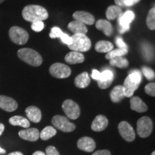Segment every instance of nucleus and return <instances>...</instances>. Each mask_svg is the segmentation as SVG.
<instances>
[{
    "mask_svg": "<svg viewBox=\"0 0 155 155\" xmlns=\"http://www.w3.org/2000/svg\"><path fill=\"white\" fill-rule=\"evenodd\" d=\"M22 17L25 20L30 22L43 21L48 18V12L45 8L40 5H30L22 9Z\"/></svg>",
    "mask_w": 155,
    "mask_h": 155,
    "instance_id": "f257e3e1",
    "label": "nucleus"
},
{
    "mask_svg": "<svg viewBox=\"0 0 155 155\" xmlns=\"http://www.w3.org/2000/svg\"><path fill=\"white\" fill-rule=\"evenodd\" d=\"M71 38V42L68 45V48L73 51L84 53L88 51L91 48V40L86 35L74 34Z\"/></svg>",
    "mask_w": 155,
    "mask_h": 155,
    "instance_id": "f03ea898",
    "label": "nucleus"
},
{
    "mask_svg": "<svg viewBox=\"0 0 155 155\" xmlns=\"http://www.w3.org/2000/svg\"><path fill=\"white\" fill-rule=\"evenodd\" d=\"M17 55L19 59L32 66H40L42 63L41 55L31 48H21L17 52Z\"/></svg>",
    "mask_w": 155,
    "mask_h": 155,
    "instance_id": "7ed1b4c3",
    "label": "nucleus"
},
{
    "mask_svg": "<svg viewBox=\"0 0 155 155\" xmlns=\"http://www.w3.org/2000/svg\"><path fill=\"white\" fill-rule=\"evenodd\" d=\"M9 36L12 41L19 45L26 44L29 39L28 32L18 26L12 27L9 31Z\"/></svg>",
    "mask_w": 155,
    "mask_h": 155,
    "instance_id": "20e7f679",
    "label": "nucleus"
},
{
    "mask_svg": "<svg viewBox=\"0 0 155 155\" xmlns=\"http://www.w3.org/2000/svg\"><path fill=\"white\" fill-rule=\"evenodd\" d=\"M52 124L56 129L63 132H71L75 129V125L71 123L65 116L56 115L52 119Z\"/></svg>",
    "mask_w": 155,
    "mask_h": 155,
    "instance_id": "39448f33",
    "label": "nucleus"
},
{
    "mask_svg": "<svg viewBox=\"0 0 155 155\" xmlns=\"http://www.w3.org/2000/svg\"><path fill=\"white\" fill-rule=\"evenodd\" d=\"M152 121L148 116H143L137 121V134L141 138L148 137L152 133Z\"/></svg>",
    "mask_w": 155,
    "mask_h": 155,
    "instance_id": "423d86ee",
    "label": "nucleus"
},
{
    "mask_svg": "<svg viewBox=\"0 0 155 155\" xmlns=\"http://www.w3.org/2000/svg\"><path fill=\"white\" fill-rule=\"evenodd\" d=\"M63 111L66 114L68 119L75 120L80 116L81 109L76 103L71 99H67L63 103L62 105Z\"/></svg>",
    "mask_w": 155,
    "mask_h": 155,
    "instance_id": "0eeeda50",
    "label": "nucleus"
},
{
    "mask_svg": "<svg viewBox=\"0 0 155 155\" xmlns=\"http://www.w3.org/2000/svg\"><path fill=\"white\" fill-rule=\"evenodd\" d=\"M50 73L53 77L63 79L69 77L71 74V70L68 65L61 63H55L50 67Z\"/></svg>",
    "mask_w": 155,
    "mask_h": 155,
    "instance_id": "6e6552de",
    "label": "nucleus"
},
{
    "mask_svg": "<svg viewBox=\"0 0 155 155\" xmlns=\"http://www.w3.org/2000/svg\"><path fill=\"white\" fill-rule=\"evenodd\" d=\"M135 18V14L134 12L128 10L118 18L119 23V31L120 33L124 34L130 30V24Z\"/></svg>",
    "mask_w": 155,
    "mask_h": 155,
    "instance_id": "1a4fd4ad",
    "label": "nucleus"
},
{
    "mask_svg": "<svg viewBox=\"0 0 155 155\" xmlns=\"http://www.w3.org/2000/svg\"><path fill=\"white\" fill-rule=\"evenodd\" d=\"M119 131L122 138L127 141H133L135 139V131L127 121H121L119 124Z\"/></svg>",
    "mask_w": 155,
    "mask_h": 155,
    "instance_id": "9d476101",
    "label": "nucleus"
},
{
    "mask_svg": "<svg viewBox=\"0 0 155 155\" xmlns=\"http://www.w3.org/2000/svg\"><path fill=\"white\" fill-rule=\"evenodd\" d=\"M114 78V73L111 70H104L101 73V77L99 81H98V86L101 89H106L111 85Z\"/></svg>",
    "mask_w": 155,
    "mask_h": 155,
    "instance_id": "9b49d317",
    "label": "nucleus"
},
{
    "mask_svg": "<svg viewBox=\"0 0 155 155\" xmlns=\"http://www.w3.org/2000/svg\"><path fill=\"white\" fill-rule=\"evenodd\" d=\"M18 107L16 101L9 96L0 95V108L7 112L15 111Z\"/></svg>",
    "mask_w": 155,
    "mask_h": 155,
    "instance_id": "f8f14e48",
    "label": "nucleus"
},
{
    "mask_svg": "<svg viewBox=\"0 0 155 155\" xmlns=\"http://www.w3.org/2000/svg\"><path fill=\"white\" fill-rule=\"evenodd\" d=\"M77 146L81 150L86 152H91L96 149V142L92 138L88 137H83L79 139Z\"/></svg>",
    "mask_w": 155,
    "mask_h": 155,
    "instance_id": "ddd939ff",
    "label": "nucleus"
},
{
    "mask_svg": "<svg viewBox=\"0 0 155 155\" xmlns=\"http://www.w3.org/2000/svg\"><path fill=\"white\" fill-rule=\"evenodd\" d=\"M20 138L30 141H35L40 138V131L35 128H28L19 131Z\"/></svg>",
    "mask_w": 155,
    "mask_h": 155,
    "instance_id": "4468645a",
    "label": "nucleus"
},
{
    "mask_svg": "<svg viewBox=\"0 0 155 155\" xmlns=\"http://www.w3.org/2000/svg\"><path fill=\"white\" fill-rule=\"evenodd\" d=\"M75 20L80 21L85 25H92L95 22V17L91 13L85 11H77L73 15Z\"/></svg>",
    "mask_w": 155,
    "mask_h": 155,
    "instance_id": "2eb2a0df",
    "label": "nucleus"
},
{
    "mask_svg": "<svg viewBox=\"0 0 155 155\" xmlns=\"http://www.w3.org/2000/svg\"><path fill=\"white\" fill-rule=\"evenodd\" d=\"M108 121L104 115H98L95 118L91 124V129L94 131H102L108 127Z\"/></svg>",
    "mask_w": 155,
    "mask_h": 155,
    "instance_id": "dca6fc26",
    "label": "nucleus"
},
{
    "mask_svg": "<svg viewBox=\"0 0 155 155\" xmlns=\"http://www.w3.org/2000/svg\"><path fill=\"white\" fill-rule=\"evenodd\" d=\"M25 113L28 119L34 123H39L42 119L41 111L36 106H29L25 110Z\"/></svg>",
    "mask_w": 155,
    "mask_h": 155,
    "instance_id": "f3484780",
    "label": "nucleus"
},
{
    "mask_svg": "<svg viewBox=\"0 0 155 155\" xmlns=\"http://www.w3.org/2000/svg\"><path fill=\"white\" fill-rule=\"evenodd\" d=\"M96 28L98 30H101L104 35L108 37L112 35L114 32V28L111 23L106 19H99L96 23Z\"/></svg>",
    "mask_w": 155,
    "mask_h": 155,
    "instance_id": "a211bd4d",
    "label": "nucleus"
},
{
    "mask_svg": "<svg viewBox=\"0 0 155 155\" xmlns=\"http://www.w3.org/2000/svg\"><path fill=\"white\" fill-rule=\"evenodd\" d=\"M130 105L131 108L133 111L139 112V113H143L148 110L147 106L138 96H134L131 98Z\"/></svg>",
    "mask_w": 155,
    "mask_h": 155,
    "instance_id": "6ab92c4d",
    "label": "nucleus"
},
{
    "mask_svg": "<svg viewBox=\"0 0 155 155\" xmlns=\"http://www.w3.org/2000/svg\"><path fill=\"white\" fill-rule=\"evenodd\" d=\"M65 61L66 63L73 65V64L82 63L85 61V57L81 53L76 51H71L65 56Z\"/></svg>",
    "mask_w": 155,
    "mask_h": 155,
    "instance_id": "aec40b11",
    "label": "nucleus"
},
{
    "mask_svg": "<svg viewBox=\"0 0 155 155\" xmlns=\"http://www.w3.org/2000/svg\"><path fill=\"white\" fill-rule=\"evenodd\" d=\"M68 28L71 32H74L75 34L86 35L88 32V28H87L86 25L78 20L72 21L71 22H70L68 25Z\"/></svg>",
    "mask_w": 155,
    "mask_h": 155,
    "instance_id": "412c9836",
    "label": "nucleus"
},
{
    "mask_svg": "<svg viewBox=\"0 0 155 155\" xmlns=\"http://www.w3.org/2000/svg\"><path fill=\"white\" fill-rule=\"evenodd\" d=\"M91 79L88 73L87 72L81 73L75 78V86L79 88H85L89 86Z\"/></svg>",
    "mask_w": 155,
    "mask_h": 155,
    "instance_id": "4be33fe9",
    "label": "nucleus"
},
{
    "mask_svg": "<svg viewBox=\"0 0 155 155\" xmlns=\"http://www.w3.org/2000/svg\"><path fill=\"white\" fill-rule=\"evenodd\" d=\"M139 84L133 83L132 81H131L130 79L129 78V77H127V78L125 79L124 82V85H123L125 97H127V98H129V97L132 96L134 93L135 91L139 88Z\"/></svg>",
    "mask_w": 155,
    "mask_h": 155,
    "instance_id": "5701e85b",
    "label": "nucleus"
},
{
    "mask_svg": "<svg viewBox=\"0 0 155 155\" xmlns=\"http://www.w3.org/2000/svg\"><path fill=\"white\" fill-rule=\"evenodd\" d=\"M110 98L111 101L114 103H119L124 98H125L123 86H116L114 87L110 94Z\"/></svg>",
    "mask_w": 155,
    "mask_h": 155,
    "instance_id": "b1692460",
    "label": "nucleus"
},
{
    "mask_svg": "<svg viewBox=\"0 0 155 155\" xmlns=\"http://www.w3.org/2000/svg\"><path fill=\"white\" fill-rule=\"evenodd\" d=\"M122 9L119 6L111 5L108 7L106 12V16L108 20L118 19L122 15Z\"/></svg>",
    "mask_w": 155,
    "mask_h": 155,
    "instance_id": "393cba45",
    "label": "nucleus"
},
{
    "mask_svg": "<svg viewBox=\"0 0 155 155\" xmlns=\"http://www.w3.org/2000/svg\"><path fill=\"white\" fill-rule=\"evenodd\" d=\"M9 122L11 125L19 126V127H23L25 129H28L30 126V123L29 120L20 116H12V117L9 119Z\"/></svg>",
    "mask_w": 155,
    "mask_h": 155,
    "instance_id": "a878e982",
    "label": "nucleus"
},
{
    "mask_svg": "<svg viewBox=\"0 0 155 155\" xmlns=\"http://www.w3.org/2000/svg\"><path fill=\"white\" fill-rule=\"evenodd\" d=\"M114 48V45L111 42L106 40H101L96 42L95 45V50L98 53H108L111 51Z\"/></svg>",
    "mask_w": 155,
    "mask_h": 155,
    "instance_id": "bb28decb",
    "label": "nucleus"
},
{
    "mask_svg": "<svg viewBox=\"0 0 155 155\" xmlns=\"http://www.w3.org/2000/svg\"><path fill=\"white\" fill-rule=\"evenodd\" d=\"M56 134H57V131H56L55 128L48 126V127L44 128L41 132L40 133V138L42 140L46 141L48 140L49 139H51Z\"/></svg>",
    "mask_w": 155,
    "mask_h": 155,
    "instance_id": "cd10ccee",
    "label": "nucleus"
},
{
    "mask_svg": "<svg viewBox=\"0 0 155 155\" xmlns=\"http://www.w3.org/2000/svg\"><path fill=\"white\" fill-rule=\"evenodd\" d=\"M141 51L144 57L147 61H150L154 58V50L150 45V44L147 42H144L141 45Z\"/></svg>",
    "mask_w": 155,
    "mask_h": 155,
    "instance_id": "c85d7f7f",
    "label": "nucleus"
},
{
    "mask_svg": "<svg viewBox=\"0 0 155 155\" xmlns=\"http://www.w3.org/2000/svg\"><path fill=\"white\" fill-rule=\"evenodd\" d=\"M110 65L114 67L119 68H126L129 66V62L125 58L117 57L110 60Z\"/></svg>",
    "mask_w": 155,
    "mask_h": 155,
    "instance_id": "c756f323",
    "label": "nucleus"
},
{
    "mask_svg": "<svg viewBox=\"0 0 155 155\" xmlns=\"http://www.w3.org/2000/svg\"><path fill=\"white\" fill-rule=\"evenodd\" d=\"M127 53L128 49H120V48H118V49L116 50H112L109 53H106V58L107 60H111L114 58L123 57L124 55L127 54Z\"/></svg>",
    "mask_w": 155,
    "mask_h": 155,
    "instance_id": "7c9ffc66",
    "label": "nucleus"
},
{
    "mask_svg": "<svg viewBox=\"0 0 155 155\" xmlns=\"http://www.w3.org/2000/svg\"><path fill=\"white\" fill-rule=\"evenodd\" d=\"M147 25L151 30H155V9L153 7L149 11L146 19Z\"/></svg>",
    "mask_w": 155,
    "mask_h": 155,
    "instance_id": "2f4dec72",
    "label": "nucleus"
},
{
    "mask_svg": "<svg viewBox=\"0 0 155 155\" xmlns=\"http://www.w3.org/2000/svg\"><path fill=\"white\" fill-rule=\"evenodd\" d=\"M129 78L130 79L131 81L133 83H137V84L140 85L142 80V76H141V73L138 70H134V71H131L129 75H128Z\"/></svg>",
    "mask_w": 155,
    "mask_h": 155,
    "instance_id": "473e14b6",
    "label": "nucleus"
},
{
    "mask_svg": "<svg viewBox=\"0 0 155 155\" xmlns=\"http://www.w3.org/2000/svg\"><path fill=\"white\" fill-rule=\"evenodd\" d=\"M141 72H142L144 76L147 78V80L149 81L154 80L155 74H154V71H153L152 69H151L148 67L143 66L141 68Z\"/></svg>",
    "mask_w": 155,
    "mask_h": 155,
    "instance_id": "72a5a7b5",
    "label": "nucleus"
},
{
    "mask_svg": "<svg viewBox=\"0 0 155 155\" xmlns=\"http://www.w3.org/2000/svg\"><path fill=\"white\" fill-rule=\"evenodd\" d=\"M63 31L58 27H53V28L50 30V38L54 39V38H61V37L63 35Z\"/></svg>",
    "mask_w": 155,
    "mask_h": 155,
    "instance_id": "f704fd0d",
    "label": "nucleus"
},
{
    "mask_svg": "<svg viewBox=\"0 0 155 155\" xmlns=\"http://www.w3.org/2000/svg\"><path fill=\"white\" fill-rule=\"evenodd\" d=\"M145 93L149 96L154 97L155 96V83H150L147 84L144 88Z\"/></svg>",
    "mask_w": 155,
    "mask_h": 155,
    "instance_id": "c9c22d12",
    "label": "nucleus"
},
{
    "mask_svg": "<svg viewBox=\"0 0 155 155\" xmlns=\"http://www.w3.org/2000/svg\"><path fill=\"white\" fill-rule=\"evenodd\" d=\"M45 28V24L42 21H38V22H35L32 23L31 25V28L35 32H41Z\"/></svg>",
    "mask_w": 155,
    "mask_h": 155,
    "instance_id": "e433bc0d",
    "label": "nucleus"
},
{
    "mask_svg": "<svg viewBox=\"0 0 155 155\" xmlns=\"http://www.w3.org/2000/svg\"><path fill=\"white\" fill-rule=\"evenodd\" d=\"M46 155H61L56 148L53 146H49L46 148Z\"/></svg>",
    "mask_w": 155,
    "mask_h": 155,
    "instance_id": "4c0bfd02",
    "label": "nucleus"
},
{
    "mask_svg": "<svg viewBox=\"0 0 155 155\" xmlns=\"http://www.w3.org/2000/svg\"><path fill=\"white\" fill-rule=\"evenodd\" d=\"M116 45H117L120 49H128L127 45H126L125 42L123 41V40H122L121 38H116Z\"/></svg>",
    "mask_w": 155,
    "mask_h": 155,
    "instance_id": "58836bf2",
    "label": "nucleus"
},
{
    "mask_svg": "<svg viewBox=\"0 0 155 155\" xmlns=\"http://www.w3.org/2000/svg\"><path fill=\"white\" fill-rule=\"evenodd\" d=\"M60 39H61V41L63 42L64 44L67 45H68L71 44V37H70L68 34L64 33V32L63 33V35H62V36L61 37V38Z\"/></svg>",
    "mask_w": 155,
    "mask_h": 155,
    "instance_id": "ea45409f",
    "label": "nucleus"
},
{
    "mask_svg": "<svg viewBox=\"0 0 155 155\" xmlns=\"http://www.w3.org/2000/svg\"><path fill=\"white\" fill-rule=\"evenodd\" d=\"M140 1L141 0H124V7H132Z\"/></svg>",
    "mask_w": 155,
    "mask_h": 155,
    "instance_id": "a19ab883",
    "label": "nucleus"
},
{
    "mask_svg": "<svg viewBox=\"0 0 155 155\" xmlns=\"http://www.w3.org/2000/svg\"><path fill=\"white\" fill-rule=\"evenodd\" d=\"M91 77L93 79L96 81H99L100 77H101V73L98 71H97L96 69H94L92 71V74H91Z\"/></svg>",
    "mask_w": 155,
    "mask_h": 155,
    "instance_id": "79ce46f5",
    "label": "nucleus"
},
{
    "mask_svg": "<svg viewBox=\"0 0 155 155\" xmlns=\"http://www.w3.org/2000/svg\"><path fill=\"white\" fill-rule=\"evenodd\" d=\"M92 155H111V152L108 150H98L95 152Z\"/></svg>",
    "mask_w": 155,
    "mask_h": 155,
    "instance_id": "37998d69",
    "label": "nucleus"
},
{
    "mask_svg": "<svg viewBox=\"0 0 155 155\" xmlns=\"http://www.w3.org/2000/svg\"><path fill=\"white\" fill-rule=\"evenodd\" d=\"M116 6H119L121 8V7H124V0H114Z\"/></svg>",
    "mask_w": 155,
    "mask_h": 155,
    "instance_id": "c03bdc74",
    "label": "nucleus"
},
{
    "mask_svg": "<svg viewBox=\"0 0 155 155\" xmlns=\"http://www.w3.org/2000/svg\"><path fill=\"white\" fill-rule=\"evenodd\" d=\"M4 131H5V126H4L3 124L0 123V136L2 134Z\"/></svg>",
    "mask_w": 155,
    "mask_h": 155,
    "instance_id": "a18cd8bd",
    "label": "nucleus"
},
{
    "mask_svg": "<svg viewBox=\"0 0 155 155\" xmlns=\"http://www.w3.org/2000/svg\"><path fill=\"white\" fill-rule=\"evenodd\" d=\"M8 155H24V154L20 152H14L9 153Z\"/></svg>",
    "mask_w": 155,
    "mask_h": 155,
    "instance_id": "49530a36",
    "label": "nucleus"
},
{
    "mask_svg": "<svg viewBox=\"0 0 155 155\" xmlns=\"http://www.w3.org/2000/svg\"><path fill=\"white\" fill-rule=\"evenodd\" d=\"M32 155H46V154H45L44 152H41V151H37V152H35Z\"/></svg>",
    "mask_w": 155,
    "mask_h": 155,
    "instance_id": "de8ad7c7",
    "label": "nucleus"
},
{
    "mask_svg": "<svg viewBox=\"0 0 155 155\" xmlns=\"http://www.w3.org/2000/svg\"><path fill=\"white\" fill-rule=\"evenodd\" d=\"M6 153V151L4 150V149L2 148V147H0V154H4Z\"/></svg>",
    "mask_w": 155,
    "mask_h": 155,
    "instance_id": "09e8293b",
    "label": "nucleus"
},
{
    "mask_svg": "<svg viewBox=\"0 0 155 155\" xmlns=\"http://www.w3.org/2000/svg\"><path fill=\"white\" fill-rule=\"evenodd\" d=\"M5 0H0V4H2V3H3L4 2H5Z\"/></svg>",
    "mask_w": 155,
    "mask_h": 155,
    "instance_id": "8fccbe9b",
    "label": "nucleus"
},
{
    "mask_svg": "<svg viewBox=\"0 0 155 155\" xmlns=\"http://www.w3.org/2000/svg\"><path fill=\"white\" fill-rule=\"evenodd\" d=\"M151 155H155V152H153L152 153V154H151Z\"/></svg>",
    "mask_w": 155,
    "mask_h": 155,
    "instance_id": "3c124183",
    "label": "nucleus"
}]
</instances>
